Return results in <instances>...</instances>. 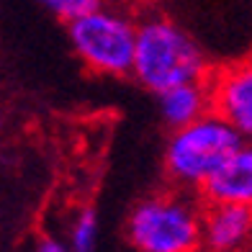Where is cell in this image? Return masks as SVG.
I'll return each mask as SVG.
<instances>
[{"instance_id":"1","label":"cell","mask_w":252,"mask_h":252,"mask_svg":"<svg viewBox=\"0 0 252 252\" xmlns=\"http://www.w3.org/2000/svg\"><path fill=\"white\" fill-rule=\"evenodd\" d=\"M131 75L157 95L167 88L206 80L209 62L186 29L173 18L152 13L136 21Z\"/></svg>"},{"instance_id":"2","label":"cell","mask_w":252,"mask_h":252,"mask_svg":"<svg viewBox=\"0 0 252 252\" xmlns=\"http://www.w3.org/2000/svg\"><path fill=\"white\" fill-rule=\"evenodd\" d=\"M245 139L219 113H203L180 129H173L165 144V175L180 188H201Z\"/></svg>"},{"instance_id":"3","label":"cell","mask_w":252,"mask_h":252,"mask_svg":"<svg viewBox=\"0 0 252 252\" xmlns=\"http://www.w3.org/2000/svg\"><path fill=\"white\" fill-rule=\"evenodd\" d=\"M67 39L88 70L106 77L131 75L136 21L126 10L103 3L90 13L67 21Z\"/></svg>"},{"instance_id":"4","label":"cell","mask_w":252,"mask_h":252,"mask_svg":"<svg viewBox=\"0 0 252 252\" xmlns=\"http://www.w3.org/2000/svg\"><path fill=\"white\" fill-rule=\"evenodd\" d=\"M126 237L136 252H198L201 214L173 193L150 196L131 209Z\"/></svg>"},{"instance_id":"5","label":"cell","mask_w":252,"mask_h":252,"mask_svg":"<svg viewBox=\"0 0 252 252\" xmlns=\"http://www.w3.org/2000/svg\"><path fill=\"white\" fill-rule=\"evenodd\" d=\"M211 111L242 136L252 139V60L221 70L211 83Z\"/></svg>"},{"instance_id":"6","label":"cell","mask_w":252,"mask_h":252,"mask_svg":"<svg viewBox=\"0 0 252 252\" xmlns=\"http://www.w3.org/2000/svg\"><path fill=\"white\" fill-rule=\"evenodd\" d=\"M252 239V209L242 203H211L201 216V247L209 252H242Z\"/></svg>"},{"instance_id":"7","label":"cell","mask_w":252,"mask_h":252,"mask_svg":"<svg viewBox=\"0 0 252 252\" xmlns=\"http://www.w3.org/2000/svg\"><path fill=\"white\" fill-rule=\"evenodd\" d=\"M201 190L209 203H242L252 209V144L239 147Z\"/></svg>"},{"instance_id":"8","label":"cell","mask_w":252,"mask_h":252,"mask_svg":"<svg viewBox=\"0 0 252 252\" xmlns=\"http://www.w3.org/2000/svg\"><path fill=\"white\" fill-rule=\"evenodd\" d=\"M157 100H159V113H162L170 129H180V126L196 121L211 111V90L206 80L167 88L162 93H157Z\"/></svg>"},{"instance_id":"9","label":"cell","mask_w":252,"mask_h":252,"mask_svg":"<svg viewBox=\"0 0 252 252\" xmlns=\"http://www.w3.org/2000/svg\"><path fill=\"white\" fill-rule=\"evenodd\" d=\"M98 245V214L93 206H85L75 216L70 229V252H95Z\"/></svg>"},{"instance_id":"10","label":"cell","mask_w":252,"mask_h":252,"mask_svg":"<svg viewBox=\"0 0 252 252\" xmlns=\"http://www.w3.org/2000/svg\"><path fill=\"white\" fill-rule=\"evenodd\" d=\"M39 3L49 10L54 18L60 21H72V18H80L83 13H90V10L100 8L103 3H108V0H39Z\"/></svg>"},{"instance_id":"11","label":"cell","mask_w":252,"mask_h":252,"mask_svg":"<svg viewBox=\"0 0 252 252\" xmlns=\"http://www.w3.org/2000/svg\"><path fill=\"white\" fill-rule=\"evenodd\" d=\"M29 252H70V247L57 237H39L36 245H33Z\"/></svg>"}]
</instances>
